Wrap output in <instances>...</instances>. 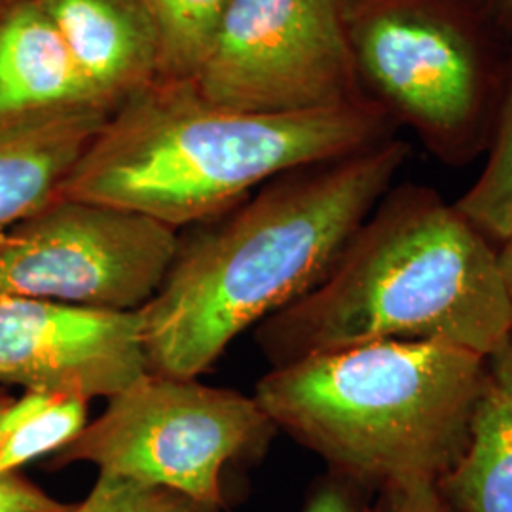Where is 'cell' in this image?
I'll use <instances>...</instances> for the list:
<instances>
[{"label":"cell","mask_w":512,"mask_h":512,"mask_svg":"<svg viewBox=\"0 0 512 512\" xmlns=\"http://www.w3.org/2000/svg\"><path fill=\"white\" fill-rule=\"evenodd\" d=\"M158 50V80H192L234 0H143Z\"/></svg>","instance_id":"obj_14"},{"label":"cell","mask_w":512,"mask_h":512,"mask_svg":"<svg viewBox=\"0 0 512 512\" xmlns=\"http://www.w3.org/2000/svg\"><path fill=\"white\" fill-rule=\"evenodd\" d=\"M408 156L391 137L294 169L179 238L164 283L139 310L150 372L200 378L245 330L321 285Z\"/></svg>","instance_id":"obj_1"},{"label":"cell","mask_w":512,"mask_h":512,"mask_svg":"<svg viewBox=\"0 0 512 512\" xmlns=\"http://www.w3.org/2000/svg\"><path fill=\"white\" fill-rule=\"evenodd\" d=\"M304 512H372V503L365 488L329 473L313 484Z\"/></svg>","instance_id":"obj_19"},{"label":"cell","mask_w":512,"mask_h":512,"mask_svg":"<svg viewBox=\"0 0 512 512\" xmlns=\"http://www.w3.org/2000/svg\"><path fill=\"white\" fill-rule=\"evenodd\" d=\"M482 173L456 203L459 213L501 243L512 230V59Z\"/></svg>","instance_id":"obj_15"},{"label":"cell","mask_w":512,"mask_h":512,"mask_svg":"<svg viewBox=\"0 0 512 512\" xmlns=\"http://www.w3.org/2000/svg\"><path fill=\"white\" fill-rule=\"evenodd\" d=\"M497 262H499V270L503 275V283H505L512 306V230L511 234L503 239L497 247Z\"/></svg>","instance_id":"obj_23"},{"label":"cell","mask_w":512,"mask_h":512,"mask_svg":"<svg viewBox=\"0 0 512 512\" xmlns=\"http://www.w3.org/2000/svg\"><path fill=\"white\" fill-rule=\"evenodd\" d=\"M486 359L444 342H370L272 366L255 399L277 431L366 492L439 482L467 446Z\"/></svg>","instance_id":"obj_4"},{"label":"cell","mask_w":512,"mask_h":512,"mask_svg":"<svg viewBox=\"0 0 512 512\" xmlns=\"http://www.w3.org/2000/svg\"><path fill=\"white\" fill-rule=\"evenodd\" d=\"M52 399L55 397L42 395V393H27V391L19 399L0 395V448L23 421L37 414L38 410L44 408Z\"/></svg>","instance_id":"obj_21"},{"label":"cell","mask_w":512,"mask_h":512,"mask_svg":"<svg viewBox=\"0 0 512 512\" xmlns=\"http://www.w3.org/2000/svg\"><path fill=\"white\" fill-rule=\"evenodd\" d=\"M179 232L101 203L55 198L0 230V298L139 311L164 283Z\"/></svg>","instance_id":"obj_7"},{"label":"cell","mask_w":512,"mask_h":512,"mask_svg":"<svg viewBox=\"0 0 512 512\" xmlns=\"http://www.w3.org/2000/svg\"><path fill=\"white\" fill-rule=\"evenodd\" d=\"M361 90L444 164L486 152L512 57L480 0H348Z\"/></svg>","instance_id":"obj_5"},{"label":"cell","mask_w":512,"mask_h":512,"mask_svg":"<svg viewBox=\"0 0 512 512\" xmlns=\"http://www.w3.org/2000/svg\"><path fill=\"white\" fill-rule=\"evenodd\" d=\"M372 512H461L433 480H408L378 492Z\"/></svg>","instance_id":"obj_18"},{"label":"cell","mask_w":512,"mask_h":512,"mask_svg":"<svg viewBox=\"0 0 512 512\" xmlns=\"http://www.w3.org/2000/svg\"><path fill=\"white\" fill-rule=\"evenodd\" d=\"M395 131L370 99L247 112L203 99L190 80H158L112 110L59 198L124 209L179 232L228 213L285 173L346 158Z\"/></svg>","instance_id":"obj_2"},{"label":"cell","mask_w":512,"mask_h":512,"mask_svg":"<svg viewBox=\"0 0 512 512\" xmlns=\"http://www.w3.org/2000/svg\"><path fill=\"white\" fill-rule=\"evenodd\" d=\"M437 484L461 512H512V332L486 359L467 446Z\"/></svg>","instance_id":"obj_13"},{"label":"cell","mask_w":512,"mask_h":512,"mask_svg":"<svg viewBox=\"0 0 512 512\" xmlns=\"http://www.w3.org/2000/svg\"><path fill=\"white\" fill-rule=\"evenodd\" d=\"M110 110L67 112L0 129V230L59 198Z\"/></svg>","instance_id":"obj_12"},{"label":"cell","mask_w":512,"mask_h":512,"mask_svg":"<svg viewBox=\"0 0 512 512\" xmlns=\"http://www.w3.org/2000/svg\"><path fill=\"white\" fill-rule=\"evenodd\" d=\"M501 37L512 44V0H480Z\"/></svg>","instance_id":"obj_22"},{"label":"cell","mask_w":512,"mask_h":512,"mask_svg":"<svg viewBox=\"0 0 512 512\" xmlns=\"http://www.w3.org/2000/svg\"><path fill=\"white\" fill-rule=\"evenodd\" d=\"M275 431L255 395L147 372L109 399L105 412L54 454L52 467L88 463L103 475L224 509V467L260 454Z\"/></svg>","instance_id":"obj_6"},{"label":"cell","mask_w":512,"mask_h":512,"mask_svg":"<svg viewBox=\"0 0 512 512\" xmlns=\"http://www.w3.org/2000/svg\"><path fill=\"white\" fill-rule=\"evenodd\" d=\"M71 512H224L171 490L99 473L90 494Z\"/></svg>","instance_id":"obj_17"},{"label":"cell","mask_w":512,"mask_h":512,"mask_svg":"<svg viewBox=\"0 0 512 512\" xmlns=\"http://www.w3.org/2000/svg\"><path fill=\"white\" fill-rule=\"evenodd\" d=\"M348 0H234L202 69L203 99L247 112L330 109L368 99L346 29Z\"/></svg>","instance_id":"obj_8"},{"label":"cell","mask_w":512,"mask_h":512,"mask_svg":"<svg viewBox=\"0 0 512 512\" xmlns=\"http://www.w3.org/2000/svg\"><path fill=\"white\" fill-rule=\"evenodd\" d=\"M512 332L497 247L421 184L393 186L330 274L255 329L272 366L370 342H444L488 357Z\"/></svg>","instance_id":"obj_3"},{"label":"cell","mask_w":512,"mask_h":512,"mask_svg":"<svg viewBox=\"0 0 512 512\" xmlns=\"http://www.w3.org/2000/svg\"><path fill=\"white\" fill-rule=\"evenodd\" d=\"M38 2L109 109L158 82L156 38L143 0Z\"/></svg>","instance_id":"obj_11"},{"label":"cell","mask_w":512,"mask_h":512,"mask_svg":"<svg viewBox=\"0 0 512 512\" xmlns=\"http://www.w3.org/2000/svg\"><path fill=\"white\" fill-rule=\"evenodd\" d=\"M73 507L46 494L18 471L0 475V512H71Z\"/></svg>","instance_id":"obj_20"},{"label":"cell","mask_w":512,"mask_h":512,"mask_svg":"<svg viewBox=\"0 0 512 512\" xmlns=\"http://www.w3.org/2000/svg\"><path fill=\"white\" fill-rule=\"evenodd\" d=\"M88 109L112 112L40 2L0 0V129Z\"/></svg>","instance_id":"obj_10"},{"label":"cell","mask_w":512,"mask_h":512,"mask_svg":"<svg viewBox=\"0 0 512 512\" xmlns=\"http://www.w3.org/2000/svg\"><path fill=\"white\" fill-rule=\"evenodd\" d=\"M148 368L139 311L0 298V384L61 399H112Z\"/></svg>","instance_id":"obj_9"},{"label":"cell","mask_w":512,"mask_h":512,"mask_svg":"<svg viewBox=\"0 0 512 512\" xmlns=\"http://www.w3.org/2000/svg\"><path fill=\"white\" fill-rule=\"evenodd\" d=\"M88 425V403L55 397L6 439L0 448V475L19 471L38 458L57 454Z\"/></svg>","instance_id":"obj_16"}]
</instances>
